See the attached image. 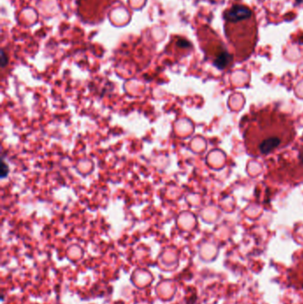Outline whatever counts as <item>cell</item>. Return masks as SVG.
Here are the masks:
<instances>
[{"label": "cell", "mask_w": 303, "mask_h": 304, "mask_svg": "<svg viewBox=\"0 0 303 304\" xmlns=\"http://www.w3.org/2000/svg\"><path fill=\"white\" fill-rule=\"evenodd\" d=\"M225 32L236 48H252L256 38V23L247 6L235 5L225 11Z\"/></svg>", "instance_id": "cell-1"}, {"label": "cell", "mask_w": 303, "mask_h": 304, "mask_svg": "<svg viewBox=\"0 0 303 304\" xmlns=\"http://www.w3.org/2000/svg\"><path fill=\"white\" fill-rule=\"evenodd\" d=\"M8 174V166H6L5 163H2V168H1V177L4 178Z\"/></svg>", "instance_id": "cell-2"}, {"label": "cell", "mask_w": 303, "mask_h": 304, "mask_svg": "<svg viewBox=\"0 0 303 304\" xmlns=\"http://www.w3.org/2000/svg\"><path fill=\"white\" fill-rule=\"evenodd\" d=\"M299 157H300V160H301L302 163L303 164V151L300 153V156H299Z\"/></svg>", "instance_id": "cell-3"}, {"label": "cell", "mask_w": 303, "mask_h": 304, "mask_svg": "<svg viewBox=\"0 0 303 304\" xmlns=\"http://www.w3.org/2000/svg\"><path fill=\"white\" fill-rule=\"evenodd\" d=\"M296 3H297L298 5H303V0H296Z\"/></svg>", "instance_id": "cell-4"}]
</instances>
